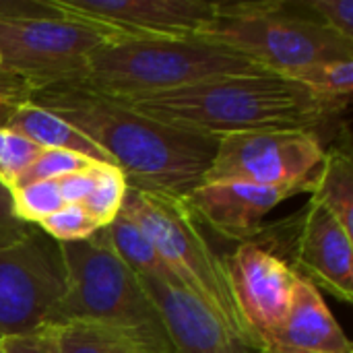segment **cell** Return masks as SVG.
<instances>
[{"label":"cell","mask_w":353,"mask_h":353,"mask_svg":"<svg viewBox=\"0 0 353 353\" xmlns=\"http://www.w3.org/2000/svg\"><path fill=\"white\" fill-rule=\"evenodd\" d=\"M0 353H2V350H0Z\"/></svg>","instance_id":"836d02e7"},{"label":"cell","mask_w":353,"mask_h":353,"mask_svg":"<svg viewBox=\"0 0 353 353\" xmlns=\"http://www.w3.org/2000/svg\"><path fill=\"white\" fill-rule=\"evenodd\" d=\"M103 41L97 29L64 17L0 21V72L23 79L31 89L74 85Z\"/></svg>","instance_id":"52a82bcc"},{"label":"cell","mask_w":353,"mask_h":353,"mask_svg":"<svg viewBox=\"0 0 353 353\" xmlns=\"http://www.w3.org/2000/svg\"><path fill=\"white\" fill-rule=\"evenodd\" d=\"M194 37L225 46L279 74L316 62L353 60V41L300 2H217L215 19Z\"/></svg>","instance_id":"5b68a950"},{"label":"cell","mask_w":353,"mask_h":353,"mask_svg":"<svg viewBox=\"0 0 353 353\" xmlns=\"http://www.w3.org/2000/svg\"><path fill=\"white\" fill-rule=\"evenodd\" d=\"M54 242H79L91 238L101 225L83 209V205H64L54 215L41 219L37 225Z\"/></svg>","instance_id":"d4e9b609"},{"label":"cell","mask_w":353,"mask_h":353,"mask_svg":"<svg viewBox=\"0 0 353 353\" xmlns=\"http://www.w3.org/2000/svg\"><path fill=\"white\" fill-rule=\"evenodd\" d=\"M31 87L17 77L0 72V128H6L14 110L27 101Z\"/></svg>","instance_id":"f546056e"},{"label":"cell","mask_w":353,"mask_h":353,"mask_svg":"<svg viewBox=\"0 0 353 353\" xmlns=\"http://www.w3.org/2000/svg\"><path fill=\"white\" fill-rule=\"evenodd\" d=\"M12 209L17 219L27 225H37L41 219L54 215L66 203L60 194L58 180L33 182L19 190H12Z\"/></svg>","instance_id":"7402d4cb"},{"label":"cell","mask_w":353,"mask_h":353,"mask_svg":"<svg viewBox=\"0 0 353 353\" xmlns=\"http://www.w3.org/2000/svg\"><path fill=\"white\" fill-rule=\"evenodd\" d=\"M64 292L58 242L33 225L21 242L0 248V337L46 327Z\"/></svg>","instance_id":"30bf717a"},{"label":"cell","mask_w":353,"mask_h":353,"mask_svg":"<svg viewBox=\"0 0 353 353\" xmlns=\"http://www.w3.org/2000/svg\"><path fill=\"white\" fill-rule=\"evenodd\" d=\"M279 74V72H277ZM285 79H292L306 89L331 97V99H350L353 89V60H333L300 66L288 72H281Z\"/></svg>","instance_id":"ffe728a7"},{"label":"cell","mask_w":353,"mask_h":353,"mask_svg":"<svg viewBox=\"0 0 353 353\" xmlns=\"http://www.w3.org/2000/svg\"><path fill=\"white\" fill-rule=\"evenodd\" d=\"M120 213L145 232L178 277L182 290L192 294L228 333L250 350L261 352L265 347L238 308L225 256L211 248L182 199L128 188Z\"/></svg>","instance_id":"277c9868"},{"label":"cell","mask_w":353,"mask_h":353,"mask_svg":"<svg viewBox=\"0 0 353 353\" xmlns=\"http://www.w3.org/2000/svg\"><path fill=\"white\" fill-rule=\"evenodd\" d=\"M261 353H310V352H298V350H288V347H279V345H265Z\"/></svg>","instance_id":"1f68e13d"},{"label":"cell","mask_w":353,"mask_h":353,"mask_svg":"<svg viewBox=\"0 0 353 353\" xmlns=\"http://www.w3.org/2000/svg\"><path fill=\"white\" fill-rule=\"evenodd\" d=\"M97 165H99V163H93V165L87 168V170H81V172H74V174L56 178V180H58L60 194H62V199H64L66 205H81V203L89 196V192H91L93 186H95ZM105 165H108V163H105Z\"/></svg>","instance_id":"f1b7e54d"},{"label":"cell","mask_w":353,"mask_h":353,"mask_svg":"<svg viewBox=\"0 0 353 353\" xmlns=\"http://www.w3.org/2000/svg\"><path fill=\"white\" fill-rule=\"evenodd\" d=\"M126 190L128 186H126L124 174L116 165L99 163L95 186L81 205L101 228H108L118 217Z\"/></svg>","instance_id":"44dd1931"},{"label":"cell","mask_w":353,"mask_h":353,"mask_svg":"<svg viewBox=\"0 0 353 353\" xmlns=\"http://www.w3.org/2000/svg\"><path fill=\"white\" fill-rule=\"evenodd\" d=\"M310 194L312 201L323 205L345 232L353 234V161L347 147L325 151Z\"/></svg>","instance_id":"ac0fdd59"},{"label":"cell","mask_w":353,"mask_h":353,"mask_svg":"<svg viewBox=\"0 0 353 353\" xmlns=\"http://www.w3.org/2000/svg\"><path fill=\"white\" fill-rule=\"evenodd\" d=\"M269 345L310 353H353L352 341L333 319L319 288L298 277L290 312Z\"/></svg>","instance_id":"9a60e30c"},{"label":"cell","mask_w":353,"mask_h":353,"mask_svg":"<svg viewBox=\"0 0 353 353\" xmlns=\"http://www.w3.org/2000/svg\"><path fill=\"white\" fill-rule=\"evenodd\" d=\"M248 242L279 256L312 285L343 302L353 300L352 234L316 201L310 199L290 219L263 223Z\"/></svg>","instance_id":"ba28073f"},{"label":"cell","mask_w":353,"mask_h":353,"mask_svg":"<svg viewBox=\"0 0 353 353\" xmlns=\"http://www.w3.org/2000/svg\"><path fill=\"white\" fill-rule=\"evenodd\" d=\"M225 265L246 325L263 345H269L290 312L296 271L254 242H240L225 256Z\"/></svg>","instance_id":"7c38bea8"},{"label":"cell","mask_w":353,"mask_h":353,"mask_svg":"<svg viewBox=\"0 0 353 353\" xmlns=\"http://www.w3.org/2000/svg\"><path fill=\"white\" fill-rule=\"evenodd\" d=\"M325 159L319 132L252 130L219 137L201 184L288 186L312 182Z\"/></svg>","instance_id":"9c48e42d"},{"label":"cell","mask_w":353,"mask_h":353,"mask_svg":"<svg viewBox=\"0 0 353 353\" xmlns=\"http://www.w3.org/2000/svg\"><path fill=\"white\" fill-rule=\"evenodd\" d=\"M60 353H176L168 337L141 331L72 323L54 327Z\"/></svg>","instance_id":"2e32d148"},{"label":"cell","mask_w":353,"mask_h":353,"mask_svg":"<svg viewBox=\"0 0 353 353\" xmlns=\"http://www.w3.org/2000/svg\"><path fill=\"white\" fill-rule=\"evenodd\" d=\"M64 19L97 29L105 41L184 39L205 29L217 2L201 0H46Z\"/></svg>","instance_id":"8fae6325"},{"label":"cell","mask_w":353,"mask_h":353,"mask_svg":"<svg viewBox=\"0 0 353 353\" xmlns=\"http://www.w3.org/2000/svg\"><path fill=\"white\" fill-rule=\"evenodd\" d=\"M108 234H110V242L116 254L128 265L132 273L182 288L178 277L165 263V259L153 246V242L126 215L118 213V217L108 225Z\"/></svg>","instance_id":"d6986e66"},{"label":"cell","mask_w":353,"mask_h":353,"mask_svg":"<svg viewBox=\"0 0 353 353\" xmlns=\"http://www.w3.org/2000/svg\"><path fill=\"white\" fill-rule=\"evenodd\" d=\"M176 353H261L246 347L186 290L137 275Z\"/></svg>","instance_id":"5bb4252c"},{"label":"cell","mask_w":353,"mask_h":353,"mask_svg":"<svg viewBox=\"0 0 353 353\" xmlns=\"http://www.w3.org/2000/svg\"><path fill=\"white\" fill-rule=\"evenodd\" d=\"M31 230L33 225H27L21 219H17L12 209V194L8 188L0 184V248L21 242Z\"/></svg>","instance_id":"83f0119b"},{"label":"cell","mask_w":353,"mask_h":353,"mask_svg":"<svg viewBox=\"0 0 353 353\" xmlns=\"http://www.w3.org/2000/svg\"><path fill=\"white\" fill-rule=\"evenodd\" d=\"M39 17H58L46 0H6L0 2V21L10 19H39Z\"/></svg>","instance_id":"4dcf8cb0"},{"label":"cell","mask_w":353,"mask_h":353,"mask_svg":"<svg viewBox=\"0 0 353 353\" xmlns=\"http://www.w3.org/2000/svg\"><path fill=\"white\" fill-rule=\"evenodd\" d=\"M300 6L341 37L353 41V0H300Z\"/></svg>","instance_id":"484cf974"},{"label":"cell","mask_w":353,"mask_h":353,"mask_svg":"<svg viewBox=\"0 0 353 353\" xmlns=\"http://www.w3.org/2000/svg\"><path fill=\"white\" fill-rule=\"evenodd\" d=\"M122 103L165 126L219 139L252 130L319 132L350 99L323 97L283 74L263 72L217 77Z\"/></svg>","instance_id":"7a4b0ae2"},{"label":"cell","mask_w":353,"mask_h":353,"mask_svg":"<svg viewBox=\"0 0 353 353\" xmlns=\"http://www.w3.org/2000/svg\"><path fill=\"white\" fill-rule=\"evenodd\" d=\"M314 180L288 186H254V184H201L182 201L199 221L223 238L248 242L265 223L279 203L290 196L312 192Z\"/></svg>","instance_id":"4fadbf2b"},{"label":"cell","mask_w":353,"mask_h":353,"mask_svg":"<svg viewBox=\"0 0 353 353\" xmlns=\"http://www.w3.org/2000/svg\"><path fill=\"white\" fill-rule=\"evenodd\" d=\"M6 128L21 132L23 137L31 139L41 149L70 151L89 161L114 165L112 157L105 151H101L95 143H91L87 137H83L74 126H70L62 118H58L52 112H48L39 105H33L29 101L21 103L14 110Z\"/></svg>","instance_id":"e0dca14e"},{"label":"cell","mask_w":353,"mask_h":353,"mask_svg":"<svg viewBox=\"0 0 353 353\" xmlns=\"http://www.w3.org/2000/svg\"><path fill=\"white\" fill-rule=\"evenodd\" d=\"M0 350L2 353H60L54 327H39L37 331L27 335L4 337Z\"/></svg>","instance_id":"4316f807"},{"label":"cell","mask_w":353,"mask_h":353,"mask_svg":"<svg viewBox=\"0 0 353 353\" xmlns=\"http://www.w3.org/2000/svg\"><path fill=\"white\" fill-rule=\"evenodd\" d=\"M41 147L17 130L0 128V184L12 188L19 176L41 155Z\"/></svg>","instance_id":"603a6c76"},{"label":"cell","mask_w":353,"mask_h":353,"mask_svg":"<svg viewBox=\"0 0 353 353\" xmlns=\"http://www.w3.org/2000/svg\"><path fill=\"white\" fill-rule=\"evenodd\" d=\"M263 72L271 70L201 37L128 39L103 41L93 50L83 79L74 85L118 101H134L217 77Z\"/></svg>","instance_id":"3957f363"},{"label":"cell","mask_w":353,"mask_h":353,"mask_svg":"<svg viewBox=\"0 0 353 353\" xmlns=\"http://www.w3.org/2000/svg\"><path fill=\"white\" fill-rule=\"evenodd\" d=\"M0 343H2V337H0Z\"/></svg>","instance_id":"d6a6232c"},{"label":"cell","mask_w":353,"mask_h":353,"mask_svg":"<svg viewBox=\"0 0 353 353\" xmlns=\"http://www.w3.org/2000/svg\"><path fill=\"white\" fill-rule=\"evenodd\" d=\"M58 252L66 292L48 316L46 327L87 323L168 337L137 273L116 254L108 228L87 240L58 242Z\"/></svg>","instance_id":"8992f818"},{"label":"cell","mask_w":353,"mask_h":353,"mask_svg":"<svg viewBox=\"0 0 353 353\" xmlns=\"http://www.w3.org/2000/svg\"><path fill=\"white\" fill-rule=\"evenodd\" d=\"M95 161H89L77 153H70V151H60V149H43L41 155L19 176V180L12 184L10 192L12 190H19L27 184H33V182H46V180H56V178H62V176H68V174H74V172H81V170H87L91 168Z\"/></svg>","instance_id":"cb8c5ba5"},{"label":"cell","mask_w":353,"mask_h":353,"mask_svg":"<svg viewBox=\"0 0 353 353\" xmlns=\"http://www.w3.org/2000/svg\"><path fill=\"white\" fill-rule=\"evenodd\" d=\"M27 101L74 126L112 157L128 188L147 194L184 199L201 186L219 143L217 137L155 122L79 85L31 89Z\"/></svg>","instance_id":"6da1fadb"}]
</instances>
